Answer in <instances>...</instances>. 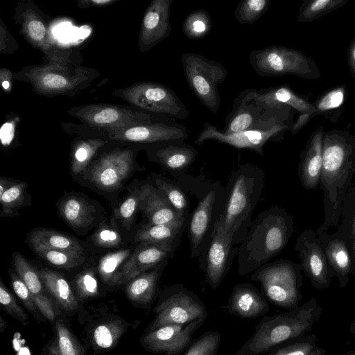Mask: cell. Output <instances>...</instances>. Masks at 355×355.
Instances as JSON below:
<instances>
[{"mask_svg": "<svg viewBox=\"0 0 355 355\" xmlns=\"http://www.w3.org/2000/svg\"><path fill=\"white\" fill-rule=\"evenodd\" d=\"M291 232V219L283 209L261 212L239 249L238 273L245 275L266 264L285 248Z\"/></svg>", "mask_w": 355, "mask_h": 355, "instance_id": "1", "label": "cell"}, {"mask_svg": "<svg viewBox=\"0 0 355 355\" xmlns=\"http://www.w3.org/2000/svg\"><path fill=\"white\" fill-rule=\"evenodd\" d=\"M264 178L263 171L252 164L243 165L232 173L226 202L214 227H220L232 236L234 245L244 241L252 225V214L261 196Z\"/></svg>", "mask_w": 355, "mask_h": 355, "instance_id": "2", "label": "cell"}, {"mask_svg": "<svg viewBox=\"0 0 355 355\" xmlns=\"http://www.w3.org/2000/svg\"><path fill=\"white\" fill-rule=\"evenodd\" d=\"M322 314L317 300L306 302L288 311L263 318L254 332L232 355H259L275 346L302 337L313 329Z\"/></svg>", "mask_w": 355, "mask_h": 355, "instance_id": "3", "label": "cell"}, {"mask_svg": "<svg viewBox=\"0 0 355 355\" xmlns=\"http://www.w3.org/2000/svg\"><path fill=\"white\" fill-rule=\"evenodd\" d=\"M14 78L28 82L35 92L48 96L73 95L96 78L90 69L71 66L69 61L55 60L26 67Z\"/></svg>", "mask_w": 355, "mask_h": 355, "instance_id": "4", "label": "cell"}, {"mask_svg": "<svg viewBox=\"0 0 355 355\" xmlns=\"http://www.w3.org/2000/svg\"><path fill=\"white\" fill-rule=\"evenodd\" d=\"M301 268L289 261H277L262 266L250 279L260 283L265 295L272 304L291 310L298 307L302 298Z\"/></svg>", "mask_w": 355, "mask_h": 355, "instance_id": "5", "label": "cell"}, {"mask_svg": "<svg viewBox=\"0 0 355 355\" xmlns=\"http://www.w3.org/2000/svg\"><path fill=\"white\" fill-rule=\"evenodd\" d=\"M252 68L261 77L294 75L307 79L320 77L315 62L301 51L270 45L249 54Z\"/></svg>", "mask_w": 355, "mask_h": 355, "instance_id": "6", "label": "cell"}, {"mask_svg": "<svg viewBox=\"0 0 355 355\" xmlns=\"http://www.w3.org/2000/svg\"><path fill=\"white\" fill-rule=\"evenodd\" d=\"M290 111L248 130L226 135L209 122L203 124V128L195 140V144L202 145L208 140H215L220 144L242 149L247 148L263 155V147L268 141H276L293 123H288Z\"/></svg>", "mask_w": 355, "mask_h": 355, "instance_id": "7", "label": "cell"}, {"mask_svg": "<svg viewBox=\"0 0 355 355\" xmlns=\"http://www.w3.org/2000/svg\"><path fill=\"white\" fill-rule=\"evenodd\" d=\"M181 61L190 89L210 112L216 113L221 101L218 86L227 76L225 67L195 53H182Z\"/></svg>", "mask_w": 355, "mask_h": 355, "instance_id": "8", "label": "cell"}, {"mask_svg": "<svg viewBox=\"0 0 355 355\" xmlns=\"http://www.w3.org/2000/svg\"><path fill=\"white\" fill-rule=\"evenodd\" d=\"M113 95L146 112L172 119H185L189 116L187 106L169 87L159 83L144 81L115 90Z\"/></svg>", "mask_w": 355, "mask_h": 355, "instance_id": "9", "label": "cell"}, {"mask_svg": "<svg viewBox=\"0 0 355 355\" xmlns=\"http://www.w3.org/2000/svg\"><path fill=\"white\" fill-rule=\"evenodd\" d=\"M153 312L156 315L146 332L169 324L205 320L207 317L206 307L198 296L180 284L173 285L162 292Z\"/></svg>", "mask_w": 355, "mask_h": 355, "instance_id": "10", "label": "cell"}, {"mask_svg": "<svg viewBox=\"0 0 355 355\" xmlns=\"http://www.w3.org/2000/svg\"><path fill=\"white\" fill-rule=\"evenodd\" d=\"M68 114L90 127L105 130L155 122V116L150 113L105 103L75 107Z\"/></svg>", "mask_w": 355, "mask_h": 355, "instance_id": "11", "label": "cell"}, {"mask_svg": "<svg viewBox=\"0 0 355 355\" xmlns=\"http://www.w3.org/2000/svg\"><path fill=\"white\" fill-rule=\"evenodd\" d=\"M13 19L19 25L25 40L33 47L42 51L49 60L68 61L66 56L59 54L45 15L33 1L19 2Z\"/></svg>", "mask_w": 355, "mask_h": 355, "instance_id": "12", "label": "cell"}, {"mask_svg": "<svg viewBox=\"0 0 355 355\" xmlns=\"http://www.w3.org/2000/svg\"><path fill=\"white\" fill-rule=\"evenodd\" d=\"M291 109L286 105L263 108L255 101L254 89H246L234 99L231 111L225 118L224 128L220 131L226 135L242 132L289 112Z\"/></svg>", "mask_w": 355, "mask_h": 355, "instance_id": "13", "label": "cell"}, {"mask_svg": "<svg viewBox=\"0 0 355 355\" xmlns=\"http://www.w3.org/2000/svg\"><path fill=\"white\" fill-rule=\"evenodd\" d=\"M135 153L128 148L114 149L102 155L87 169L89 180L98 188L119 189L134 168Z\"/></svg>", "mask_w": 355, "mask_h": 355, "instance_id": "14", "label": "cell"}, {"mask_svg": "<svg viewBox=\"0 0 355 355\" xmlns=\"http://www.w3.org/2000/svg\"><path fill=\"white\" fill-rule=\"evenodd\" d=\"M205 319H197L186 324L166 325L140 338L141 346L148 352L164 355H180L192 341V336L202 325Z\"/></svg>", "mask_w": 355, "mask_h": 355, "instance_id": "15", "label": "cell"}, {"mask_svg": "<svg viewBox=\"0 0 355 355\" xmlns=\"http://www.w3.org/2000/svg\"><path fill=\"white\" fill-rule=\"evenodd\" d=\"M105 131L112 139L147 144L169 141H184L189 137L184 125L170 119Z\"/></svg>", "mask_w": 355, "mask_h": 355, "instance_id": "16", "label": "cell"}, {"mask_svg": "<svg viewBox=\"0 0 355 355\" xmlns=\"http://www.w3.org/2000/svg\"><path fill=\"white\" fill-rule=\"evenodd\" d=\"M295 250L301 259V268L318 289L329 288L331 273L324 252L311 230L304 231L297 239Z\"/></svg>", "mask_w": 355, "mask_h": 355, "instance_id": "17", "label": "cell"}, {"mask_svg": "<svg viewBox=\"0 0 355 355\" xmlns=\"http://www.w3.org/2000/svg\"><path fill=\"white\" fill-rule=\"evenodd\" d=\"M172 0H153L147 7L141 24L138 46L141 52L150 50L168 37Z\"/></svg>", "mask_w": 355, "mask_h": 355, "instance_id": "18", "label": "cell"}, {"mask_svg": "<svg viewBox=\"0 0 355 355\" xmlns=\"http://www.w3.org/2000/svg\"><path fill=\"white\" fill-rule=\"evenodd\" d=\"M234 245L232 236L220 227H214L205 262V275L211 288L216 289L223 279Z\"/></svg>", "mask_w": 355, "mask_h": 355, "instance_id": "19", "label": "cell"}, {"mask_svg": "<svg viewBox=\"0 0 355 355\" xmlns=\"http://www.w3.org/2000/svg\"><path fill=\"white\" fill-rule=\"evenodd\" d=\"M173 253L155 244L141 243L121 268L114 285L127 284L146 270L157 268Z\"/></svg>", "mask_w": 355, "mask_h": 355, "instance_id": "20", "label": "cell"}, {"mask_svg": "<svg viewBox=\"0 0 355 355\" xmlns=\"http://www.w3.org/2000/svg\"><path fill=\"white\" fill-rule=\"evenodd\" d=\"M13 263L17 274L27 286L40 312L48 320L53 322L59 312L46 295L38 270L17 252L13 253Z\"/></svg>", "mask_w": 355, "mask_h": 355, "instance_id": "21", "label": "cell"}, {"mask_svg": "<svg viewBox=\"0 0 355 355\" xmlns=\"http://www.w3.org/2000/svg\"><path fill=\"white\" fill-rule=\"evenodd\" d=\"M227 309L230 313L242 318H256L269 311L263 295L250 284H236L232 291Z\"/></svg>", "mask_w": 355, "mask_h": 355, "instance_id": "22", "label": "cell"}, {"mask_svg": "<svg viewBox=\"0 0 355 355\" xmlns=\"http://www.w3.org/2000/svg\"><path fill=\"white\" fill-rule=\"evenodd\" d=\"M149 151L153 159L168 171H180L196 159L198 151L184 141H169L150 144Z\"/></svg>", "mask_w": 355, "mask_h": 355, "instance_id": "23", "label": "cell"}, {"mask_svg": "<svg viewBox=\"0 0 355 355\" xmlns=\"http://www.w3.org/2000/svg\"><path fill=\"white\" fill-rule=\"evenodd\" d=\"M255 101L263 108H275L282 105L290 107L300 114L315 115V107L295 93L287 85L254 89Z\"/></svg>", "mask_w": 355, "mask_h": 355, "instance_id": "24", "label": "cell"}, {"mask_svg": "<svg viewBox=\"0 0 355 355\" xmlns=\"http://www.w3.org/2000/svg\"><path fill=\"white\" fill-rule=\"evenodd\" d=\"M348 155V151L342 142L324 137L321 179L327 188L331 189L344 173Z\"/></svg>", "mask_w": 355, "mask_h": 355, "instance_id": "25", "label": "cell"}, {"mask_svg": "<svg viewBox=\"0 0 355 355\" xmlns=\"http://www.w3.org/2000/svg\"><path fill=\"white\" fill-rule=\"evenodd\" d=\"M185 220L163 225L147 224L138 230L135 240L141 243L155 244L173 252L179 243Z\"/></svg>", "mask_w": 355, "mask_h": 355, "instance_id": "26", "label": "cell"}, {"mask_svg": "<svg viewBox=\"0 0 355 355\" xmlns=\"http://www.w3.org/2000/svg\"><path fill=\"white\" fill-rule=\"evenodd\" d=\"M323 131L320 128L312 135L301 162L300 178L306 189H315L321 179L322 168Z\"/></svg>", "mask_w": 355, "mask_h": 355, "instance_id": "27", "label": "cell"}, {"mask_svg": "<svg viewBox=\"0 0 355 355\" xmlns=\"http://www.w3.org/2000/svg\"><path fill=\"white\" fill-rule=\"evenodd\" d=\"M216 192L211 190L200 201L189 224V236L193 256L198 255V250L206 236L211 220Z\"/></svg>", "mask_w": 355, "mask_h": 355, "instance_id": "28", "label": "cell"}, {"mask_svg": "<svg viewBox=\"0 0 355 355\" xmlns=\"http://www.w3.org/2000/svg\"><path fill=\"white\" fill-rule=\"evenodd\" d=\"M144 214L150 225H163L187 219L179 214L168 200L154 187H149L148 193L144 199Z\"/></svg>", "mask_w": 355, "mask_h": 355, "instance_id": "29", "label": "cell"}, {"mask_svg": "<svg viewBox=\"0 0 355 355\" xmlns=\"http://www.w3.org/2000/svg\"><path fill=\"white\" fill-rule=\"evenodd\" d=\"M38 272L46 291L59 306L67 311L78 307L77 299L68 282L60 273L46 268L38 270Z\"/></svg>", "mask_w": 355, "mask_h": 355, "instance_id": "30", "label": "cell"}, {"mask_svg": "<svg viewBox=\"0 0 355 355\" xmlns=\"http://www.w3.org/2000/svg\"><path fill=\"white\" fill-rule=\"evenodd\" d=\"M162 268L159 266L155 270L144 272L128 282L125 286L127 297L139 304H150L154 300Z\"/></svg>", "mask_w": 355, "mask_h": 355, "instance_id": "31", "label": "cell"}, {"mask_svg": "<svg viewBox=\"0 0 355 355\" xmlns=\"http://www.w3.org/2000/svg\"><path fill=\"white\" fill-rule=\"evenodd\" d=\"M28 242L32 248L72 251L83 253V248L74 238L51 230L40 228L29 234Z\"/></svg>", "mask_w": 355, "mask_h": 355, "instance_id": "32", "label": "cell"}, {"mask_svg": "<svg viewBox=\"0 0 355 355\" xmlns=\"http://www.w3.org/2000/svg\"><path fill=\"white\" fill-rule=\"evenodd\" d=\"M58 209L63 220L73 227L87 226L94 220L91 207L85 200L78 196L63 198Z\"/></svg>", "mask_w": 355, "mask_h": 355, "instance_id": "33", "label": "cell"}, {"mask_svg": "<svg viewBox=\"0 0 355 355\" xmlns=\"http://www.w3.org/2000/svg\"><path fill=\"white\" fill-rule=\"evenodd\" d=\"M324 254L338 278L340 286L345 288L352 270L351 258L345 243L339 239L331 241L325 247Z\"/></svg>", "mask_w": 355, "mask_h": 355, "instance_id": "34", "label": "cell"}, {"mask_svg": "<svg viewBox=\"0 0 355 355\" xmlns=\"http://www.w3.org/2000/svg\"><path fill=\"white\" fill-rule=\"evenodd\" d=\"M107 143L100 139L78 140L73 146L71 155V171L78 174L87 167L98 149Z\"/></svg>", "mask_w": 355, "mask_h": 355, "instance_id": "35", "label": "cell"}, {"mask_svg": "<svg viewBox=\"0 0 355 355\" xmlns=\"http://www.w3.org/2000/svg\"><path fill=\"white\" fill-rule=\"evenodd\" d=\"M212 28L209 13L202 9L190 12L184 19L182 29L184 35L191 40L205 37Z\"/></svg>", "mask_w": 355, "mask_h": 355, "instance_id": "36", "label": "cell"}, {"mask_svg": "<svg viewBox=\"0 0 355 355\" xmlns=\"http://www.w3.org/2000/svg\"><path fill=\"white\" fill-rule=\"evenodd\" d=\"M130 255V249H122L108 253L101 259L98 271L105 284L114 286L117 273Z\"/></svg>", "mask_w": 355, "mask_h": 355, "instance_id": "37", "label": "cell"}, {"mask_svg": "<svg viewBox=\"0 0 355 355\" xmlns=\"http://www.w3.org/2000/svg\"><path fill=\"white\" fill-rule=\"evenodd\" d=\"M126 328L122 321L116 320L100 324L93 332V342L98 348H112L118 343Z\"/></svg>", "mask_w": 355, "mask_h": 355, "instance_id": "38", "label": "cell"}, {"mask_svg": "<svg viewBox=\"0 0 355 355\" xmlns=\"http://www.w3.org/2000/svg\"><path fill=\"white\" fill-rule=\"evenodd\" d=\"M33 250L38 256L51 265L61 268H73L81 265L85 261L82 253L76 252L45 248H33Z\"/></svg>", "mask_w": 355, "mask_h": 355, "instance_id": "39", "label": "cell"}, {"mask_svg": "<svg viewBox=\"0 0 355 355\" xmlns=\"http://www.w3.org/2000/svg\"><path fill=\"white\" fill-rule=\"evenodd\" d=\"M347 0L304 1L299 10V22L312 21L343 6Z\"/></svg>", "mask_w": 355, "mask_h": 355, "instance_id": "40", "label": "cell"}, {"mask_svg": "<svg viewBox=\"0 0 355 355\" xmlns=\"http://www.w3.org/2000/svg\"><path fill=\"white\" fill-rule=\"evenodd\" d=\"M270 0H243L234 10V18L241 24H252L268 10Z\"/></svg>", "mask_w": 355, "mask_h": 355, "instance_id": "41", "label": "cell"}, {"mask_svg": "<svg viewBox=\"0 0 355 355\" xmlns=\"http://www.w3.org/2000/svg\"><path fill=\"white\" fill-rule=\"evenodd\" d=\"M55 327L54 343L58 355H85L81 344L62 321H57Z\"/></svg>", "mask_w": 355, "mask_h": 355, "instance_id": "42", "label": "cell"}, {"mask_svg": "<svg viewBox=\"0 0 355 355\" xmlns=\"http://www.w3.org/2000/svg\"><path fill=\"white\" fill-rule=\"evenodd\" d=\"M157 190L168 200L176 211L187 217L189 202L185 193L175 184L168 180L157 178Z\"/></svg>", "mask_w": 355, "mask_h": 355, "instance_id": "43", "label": "cell"}, {"mask_svg": "<svg viewBox=\"0 0 355 355\" xmlns=\"http://www.w3.org/2000/svg\"><path fill=\"white\" fill-rule=\"evenodd\" d=\"M26 184L14 183L0 196L1 216H13L24 202Z\"/></svg>", "mask_w": 355, "mask_h": 355, "instance_id": "44", "label": "cell"}, {"mask_svg": "<svg viewBox=\"0 0 355 355\" xmlns=\"http://www.w3.org/2000/svg\"><path fill=\"white\" fill-rule=\"evenodd\" d=\"M150 186H144L132 193L119 206L118 216L126 228H129L135 218L139 205L146 198Z\"/></svg>", "mask_w": 355, "mask_h": 355, "instance_id": "45", "label": "cell"}, {"mask_svg": "<svg viewBox=\"0 0 355 355\" xmlns=\"http://www.w3.org/2000/svg\"><path fill=\"white\" fill-rule=\"evenodd\" d=\"M220 342V332L207 331L189 347L184 355H216Z\"/></svg>", "mask_w": 355, "mask_h": 355, "instance_id": "46", "label": "cell"}, {"mask_svg": "<svg viewBox=\"0 0 355 355\" xmlns=\"http://www.w3.org/2000/svg\"><path fill=\"white\" fill-rule=\"evenodd\" d=\"M74 285L80 299L94 297L98 295V282L92 269L80 272L74 279Z\"/></svg>", "mask_w": 355, "mask_h": 355, "instance_id": "47", "label": "cell"}, {"mask_svg": "<svg viewBox=\"0 0 355 355\" xmlns=\"http://www.w3.org/2000/svg\"><path fill=\"white\" fill-rule=\"evenodd\" d=\"M0 303L11 317L23 324L27 322L28 318L26 311L2 281L0 282Z\"/></svg>", "mask_w": 355, "mask_h": 355, "instance_id": "48", "label": "cell"}, {"mask_svg": "<svg viewBox=\"0 0 355 355\" xmlns=\"http://www.w3.org/2000/svg\"><path fill=\"white\" fill-rule=\"evenodd\" d=\"M94 243L101 248H110L119 246L121 237L114 225L103 223L92 236Z\"/></svg>", "mask_w": 355, "mask_h": 355, "instance_id": "49", "label": "cell"}, {"mask_svg": "<svg viewBox=\"0 0 355 355\" xmlns=\"http://www.w3.org/2000/svg\"><path fill=\"white\" fill-rule=\"evenodd\" d=\"M9 274L10 277L12 288L15 293L22 302L28 311L34 315L35 317L38 318V312H40V311L37 307L27 286L17 274H15L10 270H9Z\"/></svg>", "mask_w": 355, "mask_h": 355, "instance_id": "50", "label": "cell"}, {"mask_svg": "<svg viewBox=\"0 0 355 355\" xmlns=\"http://www.w3.org/2000/svg\"><path fill=\"white\" fill-rule=\"evenodd\" d=\"M344 101V89L337 88L324 95L314 105L318 112H324L338 107Z\"/></svg>", "mask_w": 355, "mask_h": 355, "instance_id": "51", "label": "cell"}, {"mask_svg": "<svg viewBox=\"0 0 355 355\" xmlns=\"http://www.w3.org/2000/svg\"><path fill=\"white\" fill-rule=\"evenodd\" d=\"M0 52L11 54L18 49V43L9 33L3 21L0 19Z\"/></svg>", "mask_w": 355, "mask_h": 355, "instance_id": "52", "label": "cell"}, {"mask_svg": "<svg viewBox=\"0 0 355 355\" xmlns=\"http://www.w3.org/2000/svg\"><path fill=\"white\" fill-rule=\"evenodd\" d=\"M13 73L7 68L0 69V82L3 90L6 93H10L12 88Z\"/></svg>", "mask_w": 355, "mask_h": 355, "instance_id": "53", "label": "cell"}, {"mask_svg": "<svg viewBox=\"0 0 355 355\" xmlns=\"http://www.w3.org/2000/svg\"><path fill=\"white\" fill-rule=\"evenodd\" d=\"M117 0H79L77 1V6L80 8L91 7H105L111 6Z\"/></svg>", "mask_w": 355, "mask_h": 355, "instance_id": "54", "label": "cell"}, {"mask_svg": "<svg viewBox=\"0 0 355 355\" xmlns=\"http://www.w3.org/2000/svg\"><path fill=\"white\" fill-rule=\"evenodd\" d=\"M312 116L309 114H300L297 121L293 123L290 128L292 135H294L300 130L308 123Z\"/></svg>", "mask_w": 355, "mask_h": 355, "instance_id": "55", "label": "cell"}, {"mask_svg": "<svg viewBox=\"0 0 355 355\" xmlns=\"http://www.w3.org/2000/svg\"><path fill=\"white\" fill-rule=\"evenodd\" d=\"M348 64L351 74L355 78V36L348 50Z\"/></svg>", "mask_w": 355, "mask_h": 355, "instance_id": "56", "label": "cell"}, {"mask_svg": "<svg viewBox=\"0 0 355 355\" xmlns=\"http://www.w3.org/2000/svg\"><path fill=\"white\" fill-rule=\"evenodd\" d=\"M14 182L8 180L1 178L0 180V196L2 195Z\"/></svg>", "mask_w": 355, "mask_h": 355, "instance_id": "57", "label": "cell"}, {"mask_svg": "<svg viewBox=\"0 0 355 355\" xmlns=\"http://www.w3.org/2000/svg\"><path fill=\"white\" fill-rule=\"evenodd\" d=\"M49 355H58L54 342L49 347Z\"/></svg>", "mask_w": 355, "mask_h": 355, "instance_id": "58", "label": "cell"}, {"mask_svg": "<svg viewBox=\"0 0 355 355\" xmlns=\"http://www.w3.org/2000/svg\"><path fill=\"white\" fill-rule=\"evenodd\" d=\"M7 326L6 322L4 320L3 317L0 315V333H3Z\"/></svg>", "mask_w": 355, "mask_h": 355, "instance_id": "59", "label": "cell"}, {"mask_svg": "<svg viewBox=\"0 0 355 355\" xmlns=\"http://www.w3.org/2000/svg\"><path fill=\"white\" fill-rule=\"evenodd\" d=\"M349 331L355 340V318L352 320V323L349 325Z\"/></svg>", "mask_w": 355, "mask_h": 355, "instance_id": "60", "label": "cell"}, {"mask_svg": "<svg viewBox=\"0 0 355 355\" xmlns=\"http://www.w3.org/2000/svg\"><path fill=\"white\" fill-rule=\"evenodd\" d=\"M352 236L353 239H355V218L354 219L353 224H352Z\"/></svg>", "mask_w": 355, "mask_h": 355, "instance_id": "61", "label": "cell"}, {"mask_svg": "<svg viewBox=\"0 0 355 355\" xmlns=\"http://www.w3.org/2000/svg\"><path fill=\"white\" fill-rule=\"evenodd\" d=\"M340 355H355V350H350Z\"/></svg>", "mask_w": 355, "mask_h": 355, "instance_id": "62", "label": "cell"}, {"mask_svg": "<svg viewBox=\"0 0 355 355\" xmlns=\"http://www.w3.org/2000/svg\"><path fill=\"white\" fill-rule=\"evenodd\" d=\"M352 250H353V253H354V260H355V241L353 242Z\"/></svg>", "mask_w": 355, "mask_h": 355, "instance_id": "63", "label": "cell"}, {"mask_svg": "<svg viewBox=\"0 0 355 355\" xmlns=\"http://www.w3.org/2000/svg\"><path fill=\"white\" fill-rule=\"evenodd\" d=\"M269 355H279V354H277L276 352H274L273 353L269 354Z\"/></svg>", "mask_w": 355, "mask_h": 355, "instance_id": "64", "label": "cell"}]
</instances>
